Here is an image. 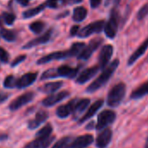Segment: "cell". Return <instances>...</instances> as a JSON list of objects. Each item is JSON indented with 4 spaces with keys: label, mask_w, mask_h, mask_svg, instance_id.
<instances>
[{
    "label": "cell",
    "mask_w": 148,
    "mask_h": 148,
    "mask_svg": "<svg viewBox=\"0 0 148 148\" xmlns=\"http://www.w3.org/2000/svg\"><path fill=\"white\" fill-rule=\"evenodd\" d=\"M116 8H117V6H114L112 8V10L111 11L110 18L106 24L105 23V26L103 29L106 37L111 39L114 38L115 36L117 35L119 24V14Z\"/></svg>",
    "instance_id": "obj_3"
},
{
    "label": "cell",
    "mask_w": 148,
    "mask_h": 148,
    "mask_svg": "<svg viewBox=\"0 0 148 148\" xmlns=\"http://www.w3.org/2000/svg\"><path fill=\"white\" fill-rule=\"evenodd\" d=\"M126 93V86L125 83H119L115 85L108 92L107 95V106L110 107H117L119 106L123 99H125Z\"/></svg>",
    "instance_id": "obj_2"
},
{
    "label": "cell",
    "mask_w": 148,
    "mask_h": 148,
    "mask_svg": "<svg viewBox=\"0 0 148 148\" xmlns=\"http://www.w3.org/2000/svg\"><path fill=\"white\" fill-rule=\"evenodd\" d=\"M8 138V135L3 132H0V141H3Z\"/></svg>",
    "instance_id": "obj_45"
},
{
    "label": "cell",
    "mask_w": 148,
    "mask_h": 148,
    "mask_svg": "<svg viewBox=\"0 0 148 148\" xmlns=\"http://www.w3.org/2000/svg\"><path fill=\"white\" fill-rule=\"evenodd\" d=\"M45 4H42L35 8H32V9H30V10H27L25 11L24 13H23V17L24 18H32L36 15H38V13H40L41 12H43L45 9Z\"/></svg>",
    "instance_id": "obj_27"
},
{
    "label": "cell",
    "mask_w": 148,
    "mask_h": 148,
    "mask_svg": "<svg viewBox=\"0 0 148 148\" xmlns=\"http://www.w3.org/2000/svg\"><path fill=\"white\" fill-rule=\"evenodd\" d=\"M99 70H100V68H99V65H95V66L86 69L85 71H83L81 72L80 75L77 78L76 82L78 84H80V85L88 82L90 79H92V78H93L96 75Z\"/></svg>",
    "instance_id": "obj_13"
},
{
    "label": "cell",
    "mask_w": 148,
    "mask_h": 148,
    "mask_svg": "<svg viewBox=\"0 0 148 148\" xmlns=\"http://www.w3.org/2000/svg\"><path fill=\"white\" fill-rule=\"evenodd\" d=\"M87 17V10L86 8L83 7V6H78L74 9L73 11V15H72V18L74 21L76 22H81L83 20L86 19V18Z\"/></svg>",
    "instance_id": "obj_25"
},
{
    "label": "cell",
    "mask_w": 148,
    "mask_h": 148,
    "mask_svg": "<svg viewBox=\"0 0 148 148\" xmlns=\"http://www.w3.org/2000/svg\"><path fill=\"white\" fill-rule=\"evenodd\" d=\"M45 27V24L42 21H35L30 25V29L32 32L35 34H39L41 33Z\"/></svg>",
    "instance_id": "obj_30"
},
{
    "label": "cell",
    "mask_w": 148,
    "mask_h": 148,
    "mask_svg": "<svg viewBox=\"0 0 148 148\" xmlns=\"http://www.w3.org/2000/svg\"><path fill=\"white\" fill-rule=\"evenodd\" d=\"M4 24V21H3V18H2V17L0 16V27L2 26V25Z\"/></svg>",
    "instance_id": "obj_46"
},
{
    "label": "cell",
    "mask_w": 148,
    "mask_h": 148,
    "mask_svg": "<svg viewBox=\"0 0 148 148\" xmlns=\"http://www.w3.org/2000/svg\"><path fill=\"white\" fill-rule=\"evenodd\" d=\"M112 132L110 128L106 127L101 130L100 133L96 138V145L98 148H107L112 141Z\"/></svg>",
    "instance_id": "obj_9"
},
{
    "label": "cell",
    "mask_w": 148,
    "mask_h": 148,
    "mask_svg": "<svg viewBox=\"0 0 148 148\" xmlns=\"http://www.w3.org/2000/svg\"><path fill=\"white\" fill-rule=\"evenodd\" d=\"M63 86V82L57 81V82H50L45 84L44 86L40 87L39 90L45 93H53L58 89H60Z\"/></svg>",
    "instance_id": "obj_24"
},
{
    "label": "cell",
    "mask_w": 148,
    "mask_h": 148,
    "mask_svg": "<svg viewBox=\"0 0 148 148\" xmlns=\"http://www.w3.org/2000/svg\"><path fill=\"white\" fill-rule=\"evenodd\" d=\"M83 0H62V5H74L81 3Z\"/></svg>",
    "instance_id": "obj_39"
},
{
    "label": "cell",
    "mask_w": 148,
    "mask_h": 148,
    "mask_svg": "<svg viewBox=\"0 0 148 148\" xmlns=\"http://www.w3.org/2000/svg\"><path fill=\"white\" fill-rule=\"evenodd\" d=\"M51 33H52V30H48L42 36H40L38 38H36L29 41L25 45L23 46V48L24 49H29V48H32V47H34V46H38L39 45H43V44L47 43L51 39Z\"/></svg>",
    "instance_id": "obj_21"
},
{
    "label": "cell",
    "mask_w": 148,
    "mask_h": 148,
    "mask_svg": "<svg viewBox=\"0 0 148 148\" xmlns=\"http://www.w3.org/2000/svg\"><path fill=\"white\" fill-rule=\"evenodd\" d=\"M34 98V93L32 92L24 93L22 95H20L19 97H18L16 99H14L9 106V108L11 111H17L18 110L20 107L25 106L26 104L30 103L31 101H32Z\"/></svg>",
    "instance_id": "obj_8"
},
{
    "label": "cell",
    "mask_w": 148,
    "mask_h": 148,
    "mask_svg": "<svg viewBox=\"0 0 148 148\" xmlns=\"http://www.w3.org/2000/svg\"><path fill=\"white\" fill-rule=\"evenodd\" d=\"M49 117V114L46 111L40 110L36 113V116L33 119L28 122V128L30 130H34L38 128L41 124H43Z\"/></svg>",
    "instance_id": "obj_18"
},
{
    "label": "cell",
    "mask_w": 148,
    "mask_h": 148,
    "mask_svg": "<svg viewBox=\"0 0 148 148\" xmlns=\"http://www.w3.org/2000/svg\"><path fill=\"white\" fill-rule=\"evenodd\" d=\"M58 77V72H57V69H49L47 71H45L41 76V79L45 80V79H55Z\"/></svg>",
    "instance_id": "obj_32"
},
{
    "label": "cell",
    "mask_w": 148,
    "mask_h": 148,
    "mask_svg": "<svg viewBox=\"0 0 148 148\" xmlns=\"http://www.w3.org/2000/svg\"><path fill=\"white\" fill-rule=\"evenodd\" d=\"M72 140H73L72 137H70V136L63 137L60 139H58L52 145L51 148H71V145Z\"/></svg>",
    "instance_id": "obj_26"
},
{
    "label": "cell",
    "mask_w": 148,
    "mask_h": 148,
    "mask_svg": "<svg viewBox=\"0 0 148 148\" xmlns=\"http://www.w3.org/2000/svg\"><path fill=\"white\" fill-rule=\"evenodd\" d=\"M104 26H105V21L98 20V21L89 24L88 25L80 29L77 35L79 38H87V37L91 36L92 34L101 32L104 29Z\"/></svg>",
    "instance_id": "obj_5"
},
{
    "label": "cell",
    "mask_w": 148,
    "mask_h": 148,
    "mask_svg": "<svg viewBox=\"0 0 148 148\" xmlns=\"http://www.w3.org/2000/svg\"><path fill=\"white\" fill-rule=\"evenodd\" d=\"M26 58V56L25 55H21V56H18L15 60H13V62L12 63V67H14V66H16V65H18L19 63H21V62H23L25 59Z\"/></svg>",
    "instance_id": "obj_38"
},
{
    "label": "cell",
    "mask_w": 148,
    "mask_h": 148,
    "mask_svg": "<svg viewBox=\"0 0 148 148\" xmlns=\"http://www.w3.org/2000/svg\"><path fill=\"white\" fill-rule=\"evenodd\" d=\"M17 1L23 6H27L30 3V0H17Z\"/></svg>",
    "instance_id": "obj_44"
},
{
    "label": "cell",
    "mask_w": 148,
    "mask_h": 148,
    "mask_svg": "<svg viewBox=\"0 0 148 148\" xmlns=\"http://www.w3.org/2000/svg\"><path fill=\"white\" fill-rule=\"evenodd\" d=\"M0 60L3 63H8L9 61V53L3 47H0Z\"/></svg>",
    "instance_id": "obj_37"
},
{
    "label": "cell",
    "mask_w": 148,
    "mask_h": 148,
    "mask_svg": "<svg viewBox=\"0 0 148 148\" xmlns=\"http://www.w3.org/2000/svg\"><path fill=\"white\" fill-rule=\"evenodd\" d=\"M0 35H1V37L4 39H5L8 42H13L16 39V36H15L14 32L8 29H5V28L0 27Z\"/></svg>",
    "instance_id": "obj_29"
},
{
    "label": "cell",
    "mask_w": 148,
    "mask_h": 148,
    "mask_svg": "<svg viewBox=\"0 0 148 148\" xmlns=\"http://www.w3.org/2000/svg\"><path fill=\"white\" fill-rule=\"evenodd\" d=\"M102 42H103V39L101 38H95L87 45H86L84 47V49L79 53L78 58L82 60H87L96 51V50L100 46Z\"/></svg>",
    "instance_id": "obj_6"
},
{
    "label": "cell",
    "mask_w": 148,
    "mask_h": 148,
    "mask_svg": "<svg viewBox=\"0 0 148 148\" xmlns=\"http://www.w3.org/2000/svg\"><path fill=\"white\" fill-rule=\"evenodd\" d=\"M9 97V94L6 92H4L2 91H0V103H3L5 102Z\"/></svg>",
    "instance_id": "obj_42"
},
{
    "label": "cell",
    "mask_w": 148,
    "mask_h": 148,
    "mask_svg": "<svg viewBox=\"0 0 148 148\" xmlns=\"http://www.w3.org/2000/svg\"><path fill=\"white\" fill-rule=\"evenodd\" d=\"M86 46L85 43L83 42H76L74 43L71 47L69 49L71 57H75V56H79V53L82 51V50L84 49V47Z\"/></svg>",
    "instance_id": "obj_28"
},
{
    "label": "cell",
    "mask_w": 148,
    "mask_h": 148,
    "mask_svg": "<svg viewBox=\"0 0 148 148\" xmlns=\"http://www.w3.org/2000/svg\"><path fill=\"white\" fill-rule=\"evenodd\" d=\"M119 64V59H114L112 63H110L109 64H107L103 69L102 73L98 77V79H96L87 87L86 92L92 93V92H94L98 91L102 86H104L109 81V79H111V77L113 75V73L117 70Z\"/></svg>",
    "instance_id": "obj_1"
},
{
    "label": "cell",
    "mask_w": 148,
    "mask_h": 148,
    "mask_svg": "<svg viewBox=\"0 0 148 148\" xmlns=\"http://www.w3.org/2000/svg\"><path fill=\"white\" fill-rule=\"evenodd\" d=\"M94 141V138L92 134H85L73 138L71 148H85L92 145Z\"/></svg>",
    "instance_id": "obj_12"
},
{
    "label": "cell",
    "mask_w": 148,
    "mask_h": 148,
    "mask_svg": "<svg viewBox=\"0 0 148 148\" xmlns=\"http://www.w3.org/2000/svg\"><path fill=\"white\" fill-rule=\"evenodd\" d=\"M113 54V46L111 45H106L102 47L99 55V66L100 69H104L108 64Z\"/></svg>",
    "instance_id": "obj_7"
},
{
    "label": "cell",
    "mask_w": 148,
    "mask_h": 148,
    "mask_svg": "<svg viewBox=\"0 0 148 148\" xmlns=\"http://www.w3.org/2000/svg\"><path fill=\"white\" fill-rule=\"evenodd\" d=\"M91 100L89 99H77L75 106H74L73 108V112H72V115L73 118L77 119H79L81 114L86 111V109L88 107V106L90 105Z\"/></svg>",
    "instance_id": "obj_19"
},
{
    "label": "cell",
    "mask_w": 148,
    "mask_h": 148,
    "mask_svg": "<svg viewBox=\"0 0 148 148\" xmlns=\"http://www.w3.org/2000/svg\"><path fill=\"white\" fill-rule=\"evenodd\" d=\"M78 99H71V101H69L67 104L65 105H63V106H60L57 111H56V114L58 118L60 119H65L67 117H69L71 114H72V112H73V108H74V106H75V103L77 101Z\"/></svg>",
    "instance_id": "obj_17"
},
{
    "label": "cell",
    "mask_w": 148,
    "mask_h": 148,
    "mask_svg": "<svg viewBox=\"0 0 148 148\" xmlns=\"http://www.w3.org/2000/svg\"><path fill=\"white\" fill-rule=\"evenodd\" d=\"M69 96H70V92L68 91H63V92H58L56 94H52V95L48 96L47 98H45L42 101V104H43V106H45L46 107L53 106L54 105L64 100V99L68 98Z\"/></svg>",
    "instance_id": "obj_11"
},
{
    "label": "cell",
    "mask_w": 148,
    "mask_h": 148,
    "mask_svg": "<svg viewBox=\"0 0 148 148\" xmlns=\"http://www.w3.org/2000/svg\"><path fill=\"white\" fill-rule=\"evenodd\" d=\"M58 77H64L67 79L75 78L79 72V68H72L68 65H62L57 69Z\"/></svg>",
    "instance_id": "obj_22"
},
{
    "label": "cell",
    "mask_w": 148,
    "mask_h": 148,
    "mask_svg": "<svg viewBox=\"0 0 148 148\" xmlns=\"http://www.w3.org/2000/svg\"><path fill=\"white\" fill-rule=\"evenodd\" d=\"M115 119H116V113L114 111L105 110L99 114L95 128L98 131H101L106 128L111 124H112L115 121Z\"/></svg>",
    "instance_id": "obj_4"
},
{
    "label": "cell",
    "mask_w": 148,
    "mask_h": 148,
    "mask_svg": "<svg viewBox=\"0 0 148 148\" xmlns=\"http://www.w3.org/2000/svg\"><path fill=\"white\" fill-rule=\"evenodd\" d=\"M17 79L14 76L12 75H10V76H7L5 79V82H4V86L5 88H9V89H12V88H15L16 86H17Z\"/></svg>",
    "instance_id": "obj_33"
},
{
    "label": "cell",
    "mask_w": 148,
    "mask_h": 148,
    "mask_svg": "<svg viewBox=\"0 0 148 148\" xmlns=\"http://www.w3.org/2000/svg\"><path fill=\"white\" fill-rule=\"evenodd\" d=\"M148 49V38L146 39H145L142 44L133 51V53L129 57L128 60H127V65L128 66H132Z\"/></svg>",
    "instance_id": "obj_16"
},
{
    "label": "cell",
    "mask_w": 148,
    "mask_h": 148,
    "mask_svg": "<svg viewBox=\"0 0 148 148\" xmlns=\"http://www.w3.org/2000/svg\"><path fill=\"white\" fill-rule=\"evenodd\" d=\"M101 2H102V0H90V5H91L92 8L95 9L100 5Z\"/></svg>",
    "instance_id": "obj_41"
},
{
    "label": "cell",
    "mask_w": 148,
    "mask_h": 148,
    "mask_svg": "<svg viewBox=\"0 0 148 148\" xmlns=\"http://www.w3.org/2000/svg\"><path fill=\"white\" fill-rule=\"evenodd\" d=\"M38 77V73L37 72H28L24 74L23 76H21L19 79H17V88L22 89V88H25L28 87L29 86H31L32 84H33L35 82V80L37 79Z\"/></svg>",
    "instance_id": "obj_15"
},
{
    "label": "cell",
    "mask_w": 148,
    "mask_h": 148,
    "mask_svg": "<svg viewBox=\"0 0 148 148\" xmlns=\"http://www.w3.org/2000/svg\"><path fill=\"white\" fill-rule=\"evenodd\" d=\"M2 18H3V21L5 24H7L8 25H12L13 24V22L15 21V19H16V16L14 14H12V13L4 12L3 15H2Z\"/></svg>",
    "instance_id": "obj_35"
},
{
    "label": "cell",
    "mask_w": 148,
    "mask_h": 148,
    "mask_svg": "<svg viewBox=\"0 0 148 148\" xmlns=\"http://www.w3.org/2000/svg\"><path fill=\"white\" fill-rule=\"evenodd\" d=\"M145 143H148V137H147V138H146V142Z\"/></svg>",
    "instance_id": "obj_49"
},
{
    "label": "cell",
    "mask_w": 148,
    "mask_h": 148,
    "mask_svg": "<svg viewBox=\"0 0 148 148\" xmlns=\"http://www.w3.org/2000/svg\"><path fill=\"white\" fill-rule=\"evenodd\" d=\"M148 94V81L143 83L141 86L137 87L130 95L131 99H139Z\"/></svg>",
    "instance_id": "obj_23"
},
{
    "label": "cell",
    "mask_w": 148,
    "mask_h": 148,
    "mask_svg": "<svg viewBox=\"0 0 148 148\" xmlns=\"http://www.w3.org/2000/svg\"><path fill=\"white\" fill-rule=\"evenodd\" d=\"M79 30H80V27L79 25H73L70 31L71 36H76L78 34V32H79Z\"/></svg>",
    "instance_id": "obj_40"
},
{
    "label": "cell",
    "mask_w": 148,
    "mask_h": 148,
    "mask_svg": "<svg viewBox=\"0 0 148 148\" xmlns=\"http://www.w3.org/2000/svg\"><path fill=\"white\" fill-rule=\"evenodd\" d=\"M68 13H69V12H65V14H68ZM61 15H64V14H61ZM61 17H63V16H58V18H61ZM64 17H66V15H64Z\"/></svg>",
    "instance_id": "obj_47"
},
{
    "label": "cell",
    "mask_w": 148,
    "mask_h": 148,
    "mask_svg": "<svg viewBox=\"0 0 148 148\" xmlns=\"http://www.w3.org/2000/svg\"><path fill=\"white\" fill-rule=\"evenodd\" d=\"M145 148H148V143H145Z\"/></svg>",
    "instance_id": "obj_48"
},
{
    "label": "cell",
    "mask_w": 148,
    "mask_h": 148,
    "mask_svg": "<svg viewBox=\"0 0 148 148\" xmlns=\"http://www.w3.org/2000/svg\"><path fill=\"white\" fill-rule=\"evenodd\" d=\"M103 105H104V100H103V99H99V100L95 101V102L89 107V109L87 110V112L82 116V118L79 119V124H82V123H84L85 121L90 119H91L92 117H93V116L96 114V112L103 106Z\"/></svg>",
    "instance_id": "obj_20"
},
{
    "label": "cell",
    "mask_w": 148,
    "mask_h": 148,
    "mask_svg": "<svg viewBox=\"0 0 148 148\" xmlns=\"http://www.w3.org/2000/svg\"><path fill=\"white\" fill-rule=\"evenodd\" d=\"M62 4V0H46L45 5L46 7L48 8H51V9H56L59 4Z\"/></svg>",
    "instance_id": "obj_36"
},
{
    "label": "cell",
    "mask_w": 148,
    "mask_h": 148,
    "mask_svg": "<svg viewBox=\"0 0 148 148\" xmlns=\"http://www.w3.org/2000/svg\"><path fill=\"white\" fill-rule=\"evenodd\" d=\"M71 54L69 50L66 51H55V52H51L43 58H41L40 59L38 60V64H46L50 61H53V60H59V59H64L67 58H70Z\"/></svg>",
    "instance_id": "obj_14"
},
{
    "label": "cell",
    "mask_w": 148,
    "mask_h": 148,
    "mask_svg": "<svg viewBox=\"0 0 148 148\" xmlns=\"http://www.w3.org/2000/svg\"><path fill=\"white\" fill-rule=\"evenodd\" d=\"M54 138V136L51 135L46 137H36L33 141L28 143L24 148H48Z\"/></svg>",
    "instance_id": "obj_10"
},
{
    "label": "cell",
    "mask_w": 148,
    "mask_h": 148,
    "mask_svg": "<svg viewBox=\"0 0 148 148\" xmlns=\"http://www.w3.org/2000/svg\"><path fill=\"white\" fill-rule=\"evenodd\" d=\"M119 2H120V0H106L105 5L106 6H108L110 5H113L114 6H117L119 4Z\"/></svg>",
    "instance_id": "obj_43"
},
{
    "label": "cell",
    "mask_w": 148,
    "mask_h": 148,
    "mask_svg": "<svg viewBox=\"0 0 148 148\" xmlns=\"http://www.w3.org/2000/svg\"><path fill=\"white\" fill-rule=\"evenodd\" d=\"M148 16V2L146 4H145L138 12L137 13V19L138 21L143 20L145 18H146Z\"/></svg>",
    "instance_id": "obj_34"
},
{
    "label": "cell",
    "mask_w": 148,
    "mask_h": 148,
    "mask_svg": "<svg viewBox=\"0 0 148 148\" xmlns=\"http://www.w3.org/2000/svg\"><path fill=\"white\" fill-rule=\"evenodd\" d=\"M52 125L51 124H46L43 128H41L37 133H36V137H46V136H50L52 133Z\"/></svg>",
    "instance_id": "obj_31"
}]
</instances>
